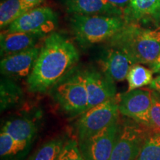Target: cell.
Here are the masks:
<instances>
[{
  "instance_id": "1",
  "label": "cell",
  "mask_w": 160,
  "mask_h": 160,
  "mask_svg": "<svg viewBox=\"0 0 160 160\" xmlns=\"http://www.w3.org/2000/svg\"><path fill=\"white\" fill-rule=\"evenodd\" d=\"M79 59V52L71 40L59 33H51L45 39L28 77V91L38 93L51 91L74 69Z\"/></svg>"
},
{
  "instance_id": "2",
  "label": "cell",
  "mask_w": 160,
  "mask_h": 160,
  "mask_svg": "<svg viewBox=\"0 0 160 160\" xmlns=\"http://www.w3.org/2000/svg\"><path fill=\"white\" fill-rule=\"evenodd\" d=\"M128 23L123 17L113 15L73 14L70 19L75 39L82 47L109 41Z\"/></svg>"
},
{
  "instance_id": "3",
  "label": "cell",
  "mask_w": 160,
  "mask_h": 160,
  "mask_svg": "<svg viewBox=\"0 0 160 160\" xmlns=\"http://www.w3.org/2000/svg\"><path fill=\"white\" fill-rule=\"evenodd\" d=\"M144 31L139 26L128 24L109 40V45L122 51L133 64L150 65L159 54L160 42L146 37Z\"/></svg>"
},
{
  "instance_id": "4",
  "label": "cell",
  "mask_w": 160,
  "mask_h": 160,
  "mask_svg": "<svg viewBox=\"0 0 160 160\" xmlns=\"http://www.w3.org/2000/svg\"><path fill=\"white\" fill-rule=\"evenodd\" d=\"M51 92L56 103L70 117H77L87 111L88 96L83 70H72Z\"/></svg>"
},
{
  "instance_id": "5",
  "label": "cell",
  "mask_w": 160,
  "mask_h": 160,
  "mask_svg": "<svg viewBox=\"0 0 160 160\" xmlns=\"http://www.w3.org/2000/svg\"><path fill=\"white\" fill-rule=\"evenodd\" d=\"M151 132L147 126L132 119L120 122L119 133L109 160H136Z\"/></svg>"
},
{
  "instance_id": "6",
  "label": "cell",
  "mask_w": 160,
  "mask_h": 160,
  "mask_svg": "<svg viewBox=\"0 0 160 160\" xmlns=\"http://www.w3.org/2000/svg\"><path fill=\"white\" fill-rule=\"evenodd\" d=\"M119 114L117 97L88 109L76 123L78 142L88 139L119 119Z\"/></svg>"
},
{
  "instance_id": "7",
  "label": "cell",
  "mask_w": 160,
  "mask_h": 160,
  "mask_svg": "<svg viewBox=\"0 0 160 160\" xmlns=\"http://www.w3.org/2000/svg\"><path fill=\"white\" fill-rule=\"evenodd\" d=\"M57 22V15L51 8L48 7L34 8L11 23L7 31L26 32L45 36L54 31Z\"/></svg>"
},
{
  "instance_id": "8",
  "label": "cell",
  "mask_w": 160,
  "mask_h": 160,
  "mask_svg": "<svg viewBox=\"0 0 160 160\" xmlns=\"http://www.w3.org/2000/svg\"><path fill=\"white\" fill-rule=\"evenodd\" d=\"M120 126L118 119L83 141L78 142L86 160H109L114 148Z\"/></svg>"
},
{
  "instance_id": "9",
  "label": "cell",
  "mask_w": 160,
  "mask_h": 160,
  "mask_svg": "<svg viewBox=\"0 0 160 160\" xmlns=\"http://www.w3.org/2000/svg\"><path fill=\"white\" fill-rule=\"evenodd\" d=\"M120 114L143 124L153 100L151 89L138 88L117 95Z\"/></svg>"
},
{
  "instance_id": "10",
  "label": "cell",
  "mask_w": 160,
  "mask_h": 160,
  "mask_svg": "<svg viewBox=\"0 0 160 160\" xmlns=\"http://www.w3.org/2000/svg\"><path fill=\"white\" fill-rule=\"evenodd\" d=\"M83 73L88 96V109L117 97L115 82L101 70L89 68L83 70Z\"/></svg>"
},
{
  "instance_id": "11",
  "label": "cell",
  "mask_w": 160,
  "mask_h": 160,
  "mask_svg": "<svg viewBox=\"0 0 160 160\" xmlns=\"http://www.w3.org/2000/svg\"><path fill=\"white\" fill-rule=\"evenodd\" d=\"M40 49L34 46L4 57L0 63L2 74L8 78L28 77L39 54Z\"/></svg>"
},
{
  "instance_id": "12",
  "label": "cell",
  "mask_w": 160,
  "mask_h": 160,
  "mask_svg": "<svg viewBox=\"0 0 160 160\" xmlns=\"http://www.w3.org/2000/svg\"><path fill=\"white\" fill-rule=\"evenodd\" d=\"M100 70L114 82L126 79L131 66L134 64L122 51L110 46L100 58Z\"/></svg>"
},
{
  "instance_id": "13",
  "label": "cell",
  "mask_w": 160,
  "mask_h": 160,
  "mask_svg": "<svg viewBox=\"0 0 160 160\" xmlns=\"http://www.w3.org/2000/svg\"><path fill=\"white\" fill-rule=\"evenodd\" d=\"M64 5L68 13L72 15L99 14L124 17V12L108 0H64Z\"/></svg>"
},
{
  "instance_id": "14",
  "label": "cell",
  "mask_w": 160,
  "mask_h": 160,
  "mask_svg": "<svg viewBox=\"0 0 160 160\" xmlns=\"http://www.w3.org/2000/svg\"><path fill=\"white\" fill-rule=\"evenodd\" d=\"M43 36L26 32H11L5 31L1 33V55L6 57L18 52L34 47L40 37Z\"/></svg>"
},
{
  "instance_id": "15",
  "label": "cell",
  "mask_w": 160,
  "mask_h": 160,
  "mask_svg": "<svg viewBox=\"0 0 160 160\" xmlns=\"http://www.w3.org/2000/svg\"><path fill=\"white\" fill-rule=\"evenodd\" d=\"M1 131L8 133L17 141L30 145L37 133V126L28 119L18 118L5 122Z\"/></svg>"
},
{
  "instance_id": "16",
  "label": "cell",
  "mask_w": 160,
  "mask_h": 160,
  "mask_svg": "<svg viewBox=\"0 0 160 160\" xmlns=\"http://www.w3.org/2000/svg\"><path fill=\"white\" fill-rule=\"evenodd\" d=\"M32 9L24 0H5L0 5V27L5 28Z\"/></svg>"
},
{
  "instance_id": "17",
  "label": "cell",
  "mask_w": 160,
  "mask_h": 160,
  "mask_svg": "<svg viewBox=\"0 0 160 160\" xmlns=\"http://www.w3.org/2000/svg\"><path fill=\"white\" fill-rule=\"evenodd\" d=\"M160 8V0H131L128 9L125 14V19L129 20L142 19L152 17Z\"/></svg>"
},
{
  "instance_id": "18",
  "label": "cell",
  "mask_w": 160,
  "mask_h": 160,
  "mask_svg": "<svg viewBox=\"0 0 160 160\" xmlns=\"http://www.w3.org/2000/svg\"><path fill=\"white\" fill-rule=\"evenodd\" d=\"M65 137H58L46 142L33 152L27 160H57L62 150Z\"/></svg>"
},
{
  "instance_id": "19",
  "label": "cell",
  "mask_w": 160,
  "mask_h": 160,
  "mask_svg": "<svg viewBox=\"0 0 160 160\" xmlns=\"http://www.w3.org/2000/svg\"><path fill=\"white\" fill-rule=\"evenodd\" d=\"M153 73L151 68H147L140 64L132 65L126 78L128 83V91L141 88L144 86L151 85L153 80Z\"/></svg>"
},
{
  "instance_id": "20",
  "label": "cell",
  "mask_w": 160,
  "mask_h": 160,
  "mask_svg": "<svg viewBox=\"0 0 160 160\" xmlns=\"http://www.w3.org/2000/svg\"><path fill=\"white\" fill-rule=\"evenodd\" d=\"M22 98V91L13 80L3 79L1 81V110L2 111L16 105Z\"/></svg>"
},
{
  "instance_id": "21",
  "label": "cell",
  "mask_w": 160,
  "mask_h": 160,
  "mask_svg": "<svg viewBox=\"0 0 160 160\" xmlns=\"http://www.w3.org/2000/svg\"><path fill=\"white\" fill-rule=\"evenodd\" d=\"M136 160H160V132L148 136Z\"/></svg>"
},
{
  "instance_id": "22",
  "label": "cell",
  "mask_w": 160,
  "mask_h": 160,
  "mask_svg": "<svg viewBox=\"0 0 160 160\" xmlns=\"http://www.w3.org/2000/svg\"><path fill=\"white\" fill-rule=\"evenodd\" d=\"M28 144L21 142L11 137L8 133L1 131L0 133V155L2 159L13 157L21 153L28 147Z\"/></svg>"
},
{
  "instance_id": "23",
  "label": "cell",
  "mask_w": 160,
  "mask_h": 160,
  "mask_svg": "<svg viewBox=\"0 0 160 160\" xmlns=\"http://www.w3.org/2000/svg\"><path fill=\"white\" fill-rule=\"evenodd\" d=\"M57 160H86L80 151L79 142L76 139L66 140Z\"/></svg>"
},
{
  "instance_id": "24",
  "label": "cell",
  "mask_w": 160,
  "mask_h": 160,
  "mask_svg": "<svg viewBox=\"0 0 160 160\" xmlns=\"http://www.w3.org/2000/svg\"><path fill=\"white\" fill-rule=\"evenodd\" d=\"M153 100L143 125L153 132H160V101L153 91Z\"/></svg>"
},
{
  "instance_id": "25",
  "label": "cell",
  "mask_w": 160,
  "mask_h": 160,
  "mask_svg": "<svg viewBox=\"0 0 160 160\" xmlns=\"http://www.w3.org/2000/svg\"><path fill=\"white\" fill-rule=\"evenodd\" d=\"M109 2H111L112 5H113L116 7L119 8L122 11L124 12V17H125V14L128 9L130 3H131V0H108Z\"/></svg>"
},
{
  "instance_id": "26",
  "label": "cell",
  "mask_w": 160,
  "mask_h": 160,
  "mask_svg": "<svg viewBox=\"0 0 160 160\" xmlns=\"http://www.w3.org/2000/svg\"><path fill=\"white\" fill-rule=\"evenodd\" d=\"M144 34L148 39L155 40L158 42H160V28H157L155 30L145 29Z\"/></svg>"
},
{
  "instance_id": "27",
  "label": "cell",
  "mask_w": 160,
  "mask_h": 160,
  "mask_svg": "<svg viewBox=\"0 0 160 160\" xmlns=\"http://www.w3.org/2000/svg\"><path fill=\"white\" fill-rule=\"evenodd\" d=\"M148 65L153 73H160V53L154 61Z\"/></svg>"
},
{
  "instance_id": "28",
  "label": "cell",
  "mask_w": 160,
  "mask_h": 160,
  "mask_svg": "<svg viewBox=\"0 0 160 160\" xmlns=\"http://www.w3.org/2000/svg\"><path fill=\"white\" fill-rule=\"evenodd\" d=\"M149 86L151 90L160 93V74L153 79Z\"/></svg>"
},
{
  "instance_id": "29",
  "label": "cell",
  "mask_w": 160,
  "mask_h": 160,
  "mask_svg": "<svg viewBox=\"0 0 160 160\" xmlns=\"http://www.w3.org/2000/svg\"><path fill=\"white\" fill-rule=\"evenodd\" d=\"M151 17L157 28H160V8Z\"/></svg>"
},
{
  "instance_id": "30",
  "label": "cell",
  "mask_w": 160,
  "mask_h": 160,
  "mask_svg": "<svg viewBox=\"0 0 160 160\" xmlns=\"http://www.w3.org/2000/svg\"><path fill=\"white\" fill-rule=\"evenodd\" d=\"M24 1H25L31 8H34L36 6L39 5L43 0H24Z\"/></svg>"
},
{
  "instance_id": "31",
  "label": "cell",
  "mask_w": 160,
  "mask_h": 160,
  "mask_svg": "<svg viewBox=\"0 0 160 160\" xmlns=\"http://www.w3.org/2000/svg\"><path fill=\"white\" fill-rule=\"evenodd\" d=\"M154 92H155L156 95H157V98H158V99H159V100L160 101V93H158V92H156V91H154Z\"/></svg>"
}]
</instances>
